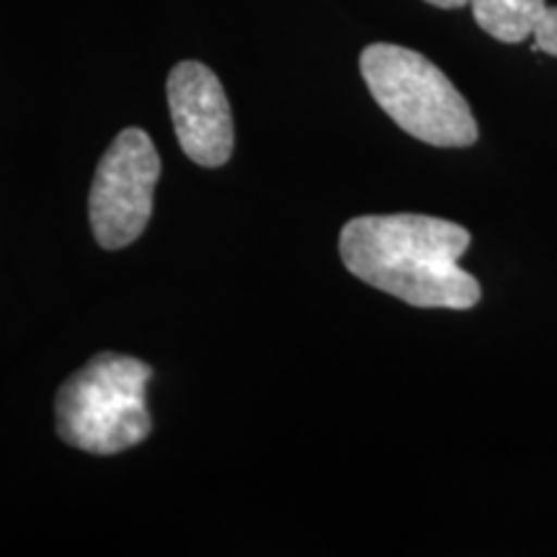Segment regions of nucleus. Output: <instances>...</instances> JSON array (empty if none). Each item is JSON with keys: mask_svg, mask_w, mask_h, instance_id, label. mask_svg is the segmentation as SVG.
<instances>
[{"mask_svg": "<svg viewBox=\"0 0 557 557\" xmlns=\"http://www.w3.org/2000/svg\"><path fill=\"white\" fill-rule=\"evenodd\" d=\"M470 5L480 29L506 45H519L532 37L534 26L547 11L545 0H470Z\"/></svg>", "mask_w": 557, "mask_h": 557, "instance_id": "6", "label": "nucleus"}, {"mask_svg": "<svg viewBox=\"0 0 557 557\" xmlns=\"http://www.w3.org/2000/svg\"><path fill=\"white\" fill-rule=\"evenodd\" d=\"M470 233L426 214H364L341 230L338 250L354 276L416 308L470 310L478 278L459 267Z\"/></svg>", "mask_w": 557, "mask_h": 557, "instance_id": "1", "label": "nucleus"}, {"mask_svg": "<svg viewBox=\"0 0 557 557\" xmlns=\"http://www.w3.org/2000/svg\"><path fill=\"white\" fill-rule=\"evenodd\" d=\"M152 369L124 354H96L60 387L54 400L58 434L90 455H116L150 436L148 385Z\"/></svg>", "mask_w": 557, "mask_h": 557, "instance_id": "2", "label": "nucleus"}, {"mask_svg": "<svg viewBox=\"0 0 557 557\" xmlns=\"http://www.w3.org/2000/svg\"><path fill=\"white\" fill-rule=\"evenodd\" d=\"M169 107L181 150L205 169L233 156L235 129L225 88L201 62H178L169 75Z\"/></svg>", "mask_w": 557, "mask_h": 557, "instance_id": "5", "label": "nucleus"}, {"mask_svg": "<svg viewBox=\"0 0 557 557\" xmlns=\"http://www.w3.org/2000/svg\"><path fill=\"white\" fill-rule=\"evenodd\" d=\"M369 94L403 132L434 148H470L478 122L465 96L421 52L369 45L359 60Z\"/></svg>", "mask_w": 557, "mask_h": 557, "instance_id": "3", "label": "nucleus"}, {"mask_svg": "<svg viewBox=\"0 0 557 557\" xmlns=\"http://www.w3.org/2000/svg\"><path fill=\"white\" fill-rule=\"evenodd\" d=\"M534 45L540 52L557 58V9H547L542 13L540 24L534 26Z\"/></svg>", "mask_w": 557, "mask_h": 557, "instance_id": "7", "label": "nucleus"}, {"mask_svg": "<svg viewBox=\"0 0 557 557\" xmlns=\"http://www.w3.org/2000/svg\"><path fill=\"white\" fill-rule=\"evenodd\" d=\"M426 3L436 5V9H462V5H468L470 0H426Z\"/></svg>", "mask_w": 557, "mask_h": 557, "instance_id": "8", "label": "nucleus"}, {"mask_svg": "<svg viewBox=\"0 0 557 557\" xmlns=\"http://www.w3.org/2000/svg\"><path fill=\"white\" fill-rule=\"evenodd\" d=\"M158 178L160 156L148 132H120L103 152L88 197L90 227L101 248H127L145 233Z\"/></svg>", "mask_w": 557, "mask_h": 557, "instance_id": "4", "label": "nucleus"}]
</instances>
